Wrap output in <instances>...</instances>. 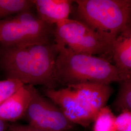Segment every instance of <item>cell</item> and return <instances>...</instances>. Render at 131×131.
<instances>
[{"label": "cell", "instance_id": "obj_1", "mask_svg": "<svg viewBox=\"0 0 131 131\" xmlns=\"http://www.w3.org/2000/svg\"><path fill=\"white\" fill-rule=\"evenodd\" d=\"M58 53L54 42L7 47L2 64L8 78L18 80L24 85L39 84L56 89L54 71Z\"/></svg>", "mask_w": 131, "mask_h": 131}, {"label": "cell", "instance_id": "obj_2", "mask_svg": "<svg viewBox=\"0 0 131 131\" xmlns=\"http://www.w3.org/2000/svg\"><path fill=\"white\" fill-rule=\"evenodd\" d=\"M57 47L59 53L54 71L57 84L67 86L93 83L110 85L113 82L121 83L128 77V75L103 57L79 53L65 47Z\"/></svg>", "mask_w": 131, "mask_h": 131}, {"label": "cell", "instance_id": "obj_3", "mask_svg": "<svg viewBox=\"0 0 131 131\" xmlns=\"http://www.w3.org/2000/svg\"><path fill=\"white\" fill-rule=\"evenodd\" d=\"M82 21L112 44L117 36L131 27V0H77Z\"/></svg>", "mask_w": 131, "mask_h": 131}, {"label": "cell", "instance_id": "obj_4", "mask_svg": "<svg viewBox=\"0 0 131 131\" xmlns=\"http://www.w3.org/2000/svg\"><path fill=\"white\" fill-rule=\"evenodd\" d=\"M53 37L59 47L92 56L111 54L112 43L82 21L68 19L56 24Z\"/></svg>", "mask_w": 131, "mask_h": 131}, {"label": "cell", "instance_id": "obj_5", "mask_svg": "<svg viewBox=\"0 0 131 131\" xmlns=\"http://www.w3.org/2000/svg\"><path fill=\"white\" fill-rule=\"evenodd\" d=\"M53 33L52 25L44 23L31 11L0 20V43L6 47L49 43Z\"/></svg>", "mask_w": 131, "mask_h": 131}, {"label": "cell", "instance_id": "obj_6", "mask_svg": "<svg viewBox=\"0 0 131 131\" xmlns=\"http://www.w3.org/2000/svg\"><path fill=\"white\" fill-rule=\"evenodd\" d=\"M31 99L24 117L29 124L44 131H70L74 124L49 99L42 96L34 86L29 85Z\"/></svg>", "mask_w": 131, "mask_h": 131}, {"label": "cell", "instance_id": "obj_7", "mask_svg": "<svg viewBox=\"0 0 131 131\" xmlns=\"http://www.w3.org/2000/svg\"><path fill=\"white\" fill-rule=\"evenodd\" d=\"M68 86L73 89L78 105L90 125L100 109L106 106L112 93V88L110 85L93 83Z\"/></svg>", "mask_w": 131, "mask_h": 131}, {"label": "cell", "instance_id": "obj_8", "mask_svg": "<svg viewBox=\"0 0 131 131\" xmlns=\"http://www.w3.org/2000/svg\"><path fill=\"white\" fill-rule=\"evenodd\" d=\"M38 17L44 23L52 25L69 19L72 4L70 0H33Z\"/></svg>", "mask_w": 131, "mask_h": 131}, {"label": "cell", "instance_id": "obj_9", "mask_svg": "<svg viewBox=\"0 0 131 131\" xmlns=\"http://www.w3.org/2000/svg\"><path fill=\"white\" fill-rule=\"evenodd\" d=\"M31 99L29 85H24L0 105V118L8 122L24 117Z\"/></svg>", "mask_w": 131, "mask_h": 131}, {"label": "cell", "instance_id": "obj_10", "mask_svg": "<svg viewBox=\"0 0 131 131\" xmlns=\"http://www.w3.org/2000/svg\"><path fill=\"white\" fill-rule=\"evenodd\" d=\"M111 56L115 65L128 76L131 74V27L120 33L112 42Z\"/></svg>", "mask_w": 131, "mask_h": 131}, {"label": "cell", "instance_id": "obj_11", "mask_svg": "<svg viewBox=\"0 0 131 131\" xmlns=\"http://www.w3.org/2000/svg\"><path fill=\"white\" fill-rule=\"evenodd\" d=\"M34 6L33 0H0V20L30 11Z\"/></svg>", "mask_w": 131, "mask_h": 131}, {"label": "cell", "instance_id": "obj_12", "mask_svg": "<svg viewBox=\"0 0 131 131\" xmlns=\"http://www.w3.org/2000/svg\"><path fill=\"white\" fill-rule=\"evenodd\" d=\"M116 119V117L110 108L103 107L94 120L92 131H117Z\"/></svg>", "mask_w": 131, "mask_h": 131}, {"label": "cell", "instance_id": "obj_13", "mask_svg": "<svg viewBox=\"0 0 131 131\" xmlns=\"http://www.w3.org/2000/svg\"><path fill=\"white\" fill-rule=\"evenodd\" d=\"M114 107L119 113L123 111L131 112V74L121 83L117 97L114 102Z\"/></svg>", "mask_w": 131, "mask_h": 131}, {"label": "cell", "instance_id": "obj_14", "mask_svg": "<svg viewBox=\"0 0 131 131\" xmlns=\"http://www.w3.org/2000/svg\"><path fill=\"white\" fill-rule=\"evenodd\" d=\"M24 85L21 82L13 78L0 81V105Z\"/></svg>", "mask_w": 131, "mask_h": 131}, {"label": "cell", "instance_id": "obj_15", "mask_svg": "<svg viewBox=\"0 0 131 131\" xmlns=\"http://www.w3.org/2000/svg\"><path fill=\"white\" fill-rule=\"evenodd\" d=\"M117 131H131V112L123 111L116 117Z\"/></svg>", "mask_w": 131, "mask_h": 131}, {"label": "cell", "instance_id": "obj_16", "mask_svg": "<svg viewBox=\"0 0 131 131\" xmlns=\"http://www.w3.org/2000/svg\"><path fill=\"white\" fill-rule=\"evenodd\" d=\"M8 130L9 131H44L30 124L24 125L16 123L9 124Z\"/></svg>", "mask_w": 131, "mask_h": 131}, {"label": "cell", "instance_id": "obj_17", "mask_svg": "<svg viewBox=\"0 0 131 131\" xmlns=\"http://www.w3.org/2000/svg\"><path fill=\"white\" fill-rule=\"evenodd\" d=\"M9 124L7 122L0 118V131H6L8 130Z\"/></svg>", "mask_w": 131, "mask_h": 131}]
</instances>
